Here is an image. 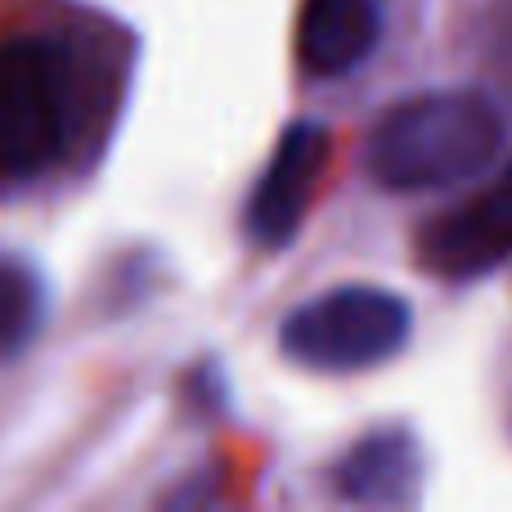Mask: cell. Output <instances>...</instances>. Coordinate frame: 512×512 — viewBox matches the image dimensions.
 Segmentation results:
<instances>
[{
    "label": "cell",
    "mask_w": 512,
    "mask_h": 512,
    "mask_svg": "<svg viewBox=\"0 0 512 512\" xmlns=\"http://www.w3.org/2000/svg\"><path fill=\"white\" fill-rule=\"evenodd\" d=\"M512 122L495 95L472 86L418 90L378 113L360 167L382 194H450L504 162Z\"/></svg>",
    "instance_id": "1"
},
{
    "label": "cell",
    "mask_w": 512,
    "mask_h": 512,
    "mask_svg": "<svg viewBox=\"0 0 512 512\" xmlns=\"http://www.w3.org/2000/svg\"><path fill=\"white\" fill-rule=\"evenodd\" d=\"M81 113L77 50L54 32L0 41V180L36 185L72 149Z\"/></svg>",
    "instance_id": "2"
},
{
    "label": "cell",
    "mask_w": 512,
    "mask_h": 512,
    "mask_svg": "<svg viewBox=\"0 0 512 512\" xmlns=\"http://www.w3.org/2000/svg\"><path fill=\"white\" fill-rule=\"evenodd\" d=\"M418 328L414 301L387 283H333L279 319V355L306 373L355 378L409 351Z\"/></svg>",
    "instance_id": "3"
},
{
    "label": "cell",
    "mask_w": 512,
    "mask_h": 512,
    "mask_svg": "<svg viewBox=\"0 0 512 512\" xmlns=\"http://www.w3.org/2000/svg\"><path fill=\"white\" fill-rule=\"evenodd\" d=\"M328 158H333V131L319 117H292L279 131L243 203V239L256 252L279 256L301 239Z\"/></svg>",
    "instance_id": "4"
},
{
    "label": "cell",
    "mask_w": 512,
    "mask_h": 512,
    "mask_svg": "<svg viewBox=\"0 0 512 512\" xmlns=\"http://www.w3.org/2000/svg\"><path fill=\"white\" fill-rule=\"evenodd\" d=\"M418 261L432 279L481 283L512 265V162H499L490 180L432 216L418 234Z\"/></svg>",
    "instance_id": "5"
},
{
    "label": "cell",
    "mask_w": 512,
    "mask_h": 512,
    "mask_svg": "<svg viewBox=\"0 0 512 512\" xmlns=\"http://www.w3.org/2000/svg\"><path fill=\"white\" fill-rule=\"evenodd\" d=\"M432 459L414 423H373L328 463V486L351 508H418L427 495Z\"/></svg>",
    "instance_id": "6"
},
{
    "label": "cell",
    "mask_w": 512,
    "mask_h": 512,
    "mask_svg": "<svg viewBox=\"0 0 512 512\" xmlns=\"http://www.w3.org/2000/svg\"><path fill=\"white\" fill-rule=\"evenodd\" d=\"M387 36L382 0H301L297 63L306 77L342 81L378 54Z\"/></svg>",
    "instance_id": "7"
},
{
    "label": "cell",
    "mask_w": 512,
    "mask_h": 512,
    "mask_svg": "<svg viewBox=\"0 0 512 512\" xmlns=\"http://www.w3.org/2000/svg\"><path fill=\"white\" fill-rule=\"evenodd\" d=\"M54 310V288L41 261L27 252L0 248V364H18L36 342Z\"/></svg>",
    "instance_id": "8"
},
{
    "label": "cell",
    "mask_w": 512,
    "mask_h": 512,
    "mask_svg": "<svg viewBox=\"0 0 512 512\" xmlns=\"http://www.w3.org/2000/svg\"><path fill=\"white\" fill-rule=\"evenodd\" d=\"M185 405L194 409L198 418H212V423H221V418L234 414V387H230L225 360L203 355V360L189 364L185 369Z\"/></svg>",
    "instance_id": "9"
},
{
    "label": "cell",
    "mask_w": 512,
    "mask_h": 512,
    "mask_svg": "<svg viewBox=\"0 0 512 512\" xmlns=\"http://www.w3.org/2000/svg\"><path fill=\"white\" fill-rule=\"evenodd\" d=\"M158 270H162V256H153V252L117 256V265H113L117 279H108V288H104L108 310H113V315H122V310L140 306L144 297H153V274H158Z\"/></svg>",
    "instance_id": "10"
}]
</instances>
